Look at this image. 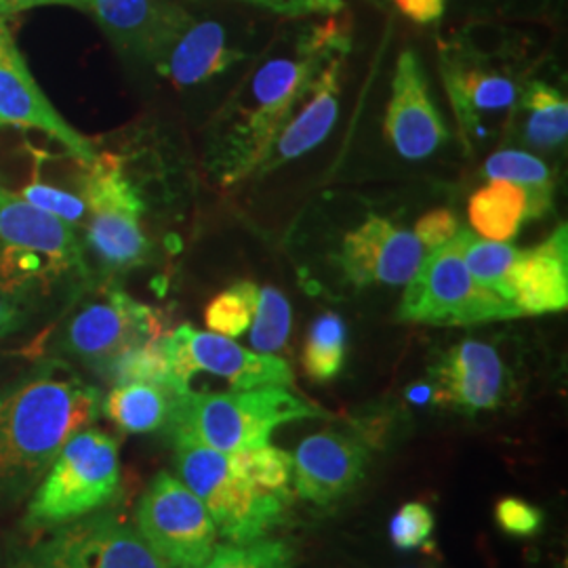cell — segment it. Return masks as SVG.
Returning a JSON list of instances; mask_svg holds the SVG:
<instances>
[{
	"label": "cell",
	"mask_w": 568,
	"mask_h": 568,
	"mask_svg": "<svg viewBox=\"0 0 568 568\" xmlns=\"http://www.w3.org/2000/svg\"><path fill=\"white\" fill-rule=\"evenodd\" d=\"M164 335L163 316L121 288H108L70 318L61 347L82 363L102 366L129 347Z\"/></svg>",
	"instance_id": "obj_12"
},
{
	"label": "cell",
	"mask_w": 568,
	"mask_h": 568,
	"mask_svg": "<svg viewBox=\"0 0 568 568\" xmlns=\"http://www.w3.org/2000/svg\"><path fill=\"white\" fill-rule=\"evenodd\" d=\"M87 203V243L98 262L112 272H126L148 260L150 241L143 232V203L122 171L121 159L98 154L82 183Z\"/></svg>",
	"instance_id": "obj_8"
},
{
	"label": "cell",
	"mask_w": 568,
	"mask_h": 568,
	"mask_svg": "<svg viewBox=\"0 0 568 568\" xmlns=\"http://www.w3.org/2000/svg\"><path fill=\"white\" fill-rule=\"evenodd\" d=\"M283 18H307V16H333L344 9V0H241Z\"/></svg>",
	"instance_id": "obj_38"
},
{
	"label": "cell",
	"mask_w": 568,
	"mask_h": 568,
	"mask_svg": "<svg viewBox=\"0 0 568 568\" xmlns=\"http://www.w3.org/2000/svg\"><path fill=\"white\" fill-rule=\"evenodd\" d=\"M49 4H61V7H72L79 11H89V0H0V18H11L21 11L49 7Z\"/></svg>",
	"instance_id": "obj_40"
},
{
	"label": "cell",
	"mask_w": 568,
	"mask_h": 568,
	"mask_svg": "<svg viewBox=\"0 0 568 568\" xmlns=\"http://www.w3.org/2000/svg\"><path fill=\"white\" fill-rule=\"evenodd\" d=\"M180 392L161 384L114 386L103 403V413L129 434L164 429Z\"/></svg>",
	"instance_id": "obj_24"
},
{
	"label": "cell",
	"mask_w": 568,
	"mask_h": 568,
	"mask_svg": "<svg viewBox=\"0 0 568 568\" xmlns=\"http://www.w3.org/2000/svg\"><path fill=\"white\" fill-rule=\"evenodd\" d=\"M344 321L328 312L314 321L305 339L302 363L314 382H331L339 375L345 361Z\"/></svg>",
	"instance_id": "obj_28"
},
{
	"label": "cell",
	"mask_w": 568,
	"mask_h": 568,
	"mask_svg": "<svg viewBox=\"0 0 568 568\" xmlns=\"http://www.w3.org/2000/svg\"><path fill=\"white\" fill-rule=\"evenodd\" d=\"M394 4L415 23H434L445 16L447 0H394Z\"/></svg>",
	"instance_id": "obj_39"
},
{
	"label": "cell",
	"mask_w": 568,
	"mask_h": 568,
	"mask_svg": "<svg viewBox=\"0 0 568 568\" xmlns=\"http://www.w3.org/2000/svg\"><path fill=\"white\" fill-rule=\"evenodd\" d=\"M232 466L251 485L272 495H291L288 483L293 474V457L270 443L262 447L227 453Z\"/></svg>",
	"instance_id": "obj_30"
},
{
	"label": "cell",
	"mask_w": 568,
	"mask_h": 568,
	"mask_svg": "<svg viewBox=\"0 0 568 568\" xmlns=\"http://www.w3.org/2000/svg\"><path fill=\"white\" fill-rule=\"evenodd\" d=\"M257 284L236 283L224 293H220L215 300L204 310V323L211 333L224 335V337H241L248 331L255 300H257Z\"/></svg>",
	"instance_id": "obj_32"
},
{
	"label": "cell",
	"mask_w": 568,
	"mask_h": 568,
	"mask_svg": "<svg viewBox=\"0 0 568 568\" xmlns=\"http://www.w3.org/2000/svg\"><path fill=\"white\" fill-rule=\"evenodd\" d=\"M467 217L483 239L508 243L530 220L527 192L506 180H488L487 185L471 194Z\"/></svg>",
	"instance_id": "obj_23"
},
{
	"label": "cell",
	"mask_w": 568,
	"mask_h": 568,
	"mask_svg": "<svg viewBox=\"0 0 568 568\" xmlns=\"http://www.w3.org/2000/svg\"><path fill=\"white\" fill-rule=\"evenodd\" d=\"M164 352L171 366L173 386L183 394L199 373L222 377L230 389H255L264 386L288 387L293 371L274 354L251 352L234 339L199 331L192 325L178 326L163 335Z\"/></svg>",
	"instance_id": "obj_10"
},
{
	"label": "cell",
	"mask_w": 568,
	"mask_h": 568,
	"mask_svg": "<svg viewBox=\"0 0 568 568\" xmlns=\"http://www.w3.org/2000/svg\"><path fill=\"white\" fill-rule=\"evenodd\" d=\"M312 417H323V410L283 386L230 392L187 389L178 396L164 429L173 443L234 453L267 445L276 427Z\"/></svg>",
	"instance_id": "obj_3"
},
{
	"label": "cell",
	"mask_w": 568,
	"mask_h": 568,
	"mask_svg": "<svg viewBox=\"0 0 568 568\" xmlns=\"http://www.w3.org/2000/svg\"><path fill=\"white\" fill-rule=\"evenodd\" d=\"M495 520L511 537H532L544 528V511L518 497H504L495 506Z\"/></svg>",
	"instance_id": "obj_36"
},
{
	"label": "cell",
	"mask_w": 568,
	"mask_h": 568,
	"mask_svg": "<svg viewBox=\"0 0 568 568\" xmlns=\"http://www.w3.org/2000/svg\"><path fill=\"white\" fill-rule=\"evenodd\" d=\"M347 47L349 39L342 26L331 21L312 28L302 39L297 60L265 63L253 79V105L244 110L241 121L232 124L211 156V171L220 182L232 185L248 175H257L318 72L326 61L345 53Z\"/></svg>",
	"instance_id": "obj_2"
},
{
	"label": "cell",
	"mask_w": 568,
	"mask_h": 568,
	"mask_svg": "<svg viewBox=\"0 0 568 568\" xmlns=\"http://www.w3.org/2000/svg\"><path fill=\"white\" fill-rule=\"evenodd\" d=\"M523 105L528 112L525 124L528 142L544 150L567 142L568 103L558 89L549 87L548 82H530L523 93Z\"/></svg>",
	"instance_id": "obj_27"
},
{
	"label": "cell",
	"mask_w": 568,
	"mask_h": 568,
	"mask_svg": "<svg viewBox=\"0 0 568 568\" xmlns=\"http://www.w3.org/2000/svg\"><path fill=\"white\" fill-rule=\"evenodd\" d=\"M293 551L284 541L260 539L253 544L217 546L201 568H291Z\"/></svg>",
	"instance_id": "obj_33"
},
{
	"label": "cell",
	"mask_w": 568,
	"mask_h": 568,
	"mask_svg": "<svg viewBox=\"0 0 568 568\" xmlns=\"http://www.w3.org/2000/svg\"><path fill=\"white\" fill-rule=\"evenodd\" d=\"M253 316V326H248L251 345L262 354L283 349L291 333V304L283 293L272 286H260Z\"/></svg>",
	"instance_id": "obj_31"
},
{
	"label": "cell",
	"mask_w": 568,
	"mask_h": 568,
	"mask_svg": "<svg viewBox=\"0 0 568 568\" xmlns=\"http://www.w3.org/2000/svg\"><path fill=\"white\" fill-rule=\"evenodd\" d=\"M339 70L342 58L326 61L325 68L318 72L316 81L312 82V98L305 103L304 110L286 122L278 140L272 145L270 156L265 159L257 175H265L281 164L291 163L300 156L314 150L318 143L325 142L333 124L337 121L339 108Z\"/></svg>",
	"instance_id": "obj_20"
},
{
	"label": "cell",
	"mask_w": 568,
	"mask_h": 568,
	"mask_svg": "<svg viewBox=\"0 0 568 568\" xmlns=\"http://www.w3.org/2000/svg\"><path fill=\"white\" fill-rule=\"evenodd\" d=\"M51 530L21 568H166L142 535L114 514L93 511Z\"/></svg>",
	"instance_id": "obj_11"
},
{
	"label": "cell",
	"mask_w": 568,
	"mask_h": 568,
	"mask_svg": "<svg viewBox=\"0 0 568 568\" xmlns=\"http://www.w3.org/2000/svg\"><path fill=\"white\" fill-rule=\"evenodd\" d=\"M366 464L368 450L358 438L333 429L318 432L295 450V490L310 504L328 506L358 487Z\"/></svg>",
	"instance_id": "obj_17"
},
{
	"label": "cell",
	"mask_w": 568,
	"mask_h": 568,
	"mask_svg": "<svg viewBox=\"0 0 568 568\" xmlns=\"http://www.w3.org/2000/svg\"><path fill=\"white\" fill-rule=\"evenodd\" d=\"M434 530V514L426 504L408 501L389 523V539L396 549H417L426 546Z\"/></svg>",
	"instance_id": "obj_35"
},
{
	"label": "cell",
	"mask_w": 568,
	"mask_h": 568,
	"mask_svg": "<svg viewBox=\"0 0 568 568\" xmlns=\"http://www.w3.org/2000/svg\"><path fill=\"white\" fill-rule=\"evenodd\" d=\"M89 13L122 51L154 65L194 21L169 0H89Z\"/></svg>",
	"instance_id": "obj_18"
},
{
	"label": "cell",
	"mask_w": 568,
	"mask_h": 568,
	"mask_svg": "<svg viewBox=\"0 0 568 568\" xmlns=\"http://www.w3.org/2000/svg\"><path fill=\"white\" fill-rule=\"evenodd\" d=\"M84 272L74 227L0 187V293L18 300L44 295Z\"/></svg>",
	"instance_id": "obj_4"
},
{
	"label": "cell",
	"mask_w": 568,
	"mask_h": 568,
	"mask_svg": "<svg viewBox=\"0 0 568 568\" xmlns=\"http://www.w3.org/2000/svg\"><path fill=\"white\" fill-rule=\"evenodd\" d=\"M0 21H2V20H0Z\"/></svg>",
	"instance_id": "obj_42"
},
{
	"label": "cell",
	"mask_w": 568,
	"mask_h": 568,
	"mask_svg": "<svg viewBox=\"0 0 568 568\" xmlns=\"http://www.w3.org/2000/svg\"><path fill=\"white\" fill-rule=\"evenodd\" d=\"M459 230H462V225H459V220L455 217L453 211L436 209V211L426 213L417 222L413 234L427 248H436V246L450 243L459 234Z\"/></svg>",
	"instance_id": "obj_37"
},
{
	"label": "cell",
	"mask_w": 568,
	"mask_h": 568,
	"mask_svg": "<svg viewBox=\"0 0 568 568\" xmlns=\"http://www.w3.org/2000/svg\"><path fill=\"white\" fill-rule=\"evenodd\" d=\"M121 488L119 443L100 429H81L63 448L26 511V527L58 528L108 506Z\"/></svg>",
	"instance_id": "obj_5"
},
{
	"label": "cell",
	"mask_w": 568,
	"mask_h": 568,
	"mask_svg": "<svg viewBox=\"0 0 568 568\" xmlns=\"http://www.w3.org/2000/svg\"><path fill=\"white\" fill-rule=\"evenodd\" d=\"M455 243L462 251L469 274L483 286L495 291L499 297L509 302V276L520 255V248L508 243L476 239L467 230H459Z\"/></svg>",
	"instance_id": "obj_26"
},
{
	"label": "cell",
	"mask_w": 568,
	"mask_h": 568,
	"mask_svg": "<svg viewBox=\"0 0 568 568\" xmlns=\"http://www.w3.org/2000/svg\"><path fill=\"white\" fill-rule=\"evenodd\" d=\"M100 392L49 365L0 398V504L18 501L49 471L63 445L91 426Z\"/></svg>",
	"instance_id": "obj_1"
},
{
	"label": "cell",
	"mask_w": 568,
	"mask_h": 568,
	"mask_svg": "<svg viewBox=\"0 0 568 568\" xmlns=\"http://www.w3.org/2000/svg\"><path fill=\"white\" fill-rule=\"evenodd\" d=\"M508 366L497 347L478 339L453 345L429 368V400L459 413L499 408L508 400Z\"/></svg>",
	"instance_id": "obj_14"
},
{
	"label": "cell",
	"mask_w": 568,
	"mask_h": 568,
	"mask_svg": "<svg viewBox=\"0 0 568 568\" xmlns=\"http://www.w3.org/2000/svg\"><path fill=\"white\" fill-rule=\"evenodd\" d=\"M426 257V246L408 230L386 217L371 215L365 224L345 234L339 264L356 286L406 284Z\"/></svg>",
	"instance_id": "obj_15"
},
{
	"label": "cell",
	"mask_w": 568,
	"mask_h": 568,
	"mask_svg": "<svg viewBox=\"0 0 568 568\" xmlns=\"http://www.w3.org/2000/svg\"><path fill=\"white\" fill-rule=\"evenodd\" d=\"M386 138L406 161L427 159L447 142V126L429 98L422 61L413 49L403 51L396 61Z\"/></svg>",
	"instance_id": "obj_16"
},
{
	"label": "cell",
	"mask_w": 568,
	"mask_h": 568,
	"mask_svg": "<svg viewBox=\"0 0 568 568\" xmlns=\"http://www.w3.org/2000/svg\"><path fill=\"white\" fill-rule=\"evenodd\" d=\"M243 58L241 51L227 44L222 23L194 20L166 49L156 70L178 87H194L222 74Z\"/></svg>",
	"instance_id": "obj_21"
},
{
	"label": "cell",
	"mask_w": 568,
	"mask_h": 568,
	"mask_svg": "<svg viewBox=\"0 0 568 568\" xmlns=\"http://www.w3.org/2000/svg\"><path fill=\"white\" fill-rule=\"evenodd\" d=\"M440 70L457 119H462L466 126L476 124L478 112L504 110L514 105L520 95L516 82L509 77L488 70L480 61L459 53V49L440 55Z\"/></svg>",
	"instance_id": "obj_22"
},
{
	"label": "cell",
	"mask_w": 568,
	"mask_h": 568,
	"mask_svg": "<svg viewBox=\"0 0 568 568\" xmlns=\"http://www.w3.org/2000/svg\"><path fill=\"white\" fill-rule=\"evenodd\" d=\"M138 532L166 568H201L217 549V527L203 501L171 474L143 493Z\"/></svg>",
	"instance_id": "obj_9"
},
{
	"label": "cell",
	"mask_w": 568,
	"mask_h": 568,
	"mask_svg": "<svg viewBox=\"0 0 568 568\" xmlns=\"http://www.w3.org/2000/svg\"><path fill=\"white\" fill-rule=\"evenodd\" d=\"M485 175L488 180H506L527 192L528 215L530 220L544 217L551 209L554 201V180L548 164L541 159L518 152V150H501L488 156L485 164Z\"/></svg>",
	"instance_id": "obj_25"
},
{
	"label": "cell",
	"mask_w": 568,
	"mask_h": 568,
	"mask_svg": "<svg viewBox=\"0 0 568 568\" xmlns=\"http://www.w3.org/2000/svg\"><path fill=\"white\" fill-rule=\"evenodd\" d=\"M18 196H21L26 203L41 209L42 213H49L72 227H79L87 222L84 199L68 190H61L58 185L41 182L28 183Z\"/></svg>",
	"instance_id": "obj_34"
},
{
	"label": "cell",
	"mask_w": 568,
	"mask_h": 568,
	"mask_svg": "<svg viewBox=\"0 0 568 568\" xmlns=\"http://www.w3.org/2000/svg\"><path fill=\"white\" fill-rule=\"evenodd\" d=\"M103 375L114 384H161V386H173L171 366L164 352L163 337L148 342V344L135 345L124 349L112 361L102 365ZM178 392V389H175Z\"/></svg>",
	"instance_id": "obj_29"
},
{
	"label": "cell",
	"mask_w": 568,
	"mask_h": 568,
	"mask_svg": "<svg viewBox=\"0 0 568 568\" xmlns=\"http://www.w3.org/2000/svg\"><path fill=\"white\" fill-rule=\"evenodd\" d=\"M520 312L478 283L455 243L436 246L406 283L398 318L434 326H471L511 321Z\"/></svg>",
	"instance_id": "obj_7"
},
{
	"label": "cell",
	"mask_w": 568,
	"mask_h": 568,
	"mask_svg": "<svg viewBox=\"0 0 568 568\" xmlns=\"http://www.w3.org/2000/svg\"><path fill=\"white\" fill-rule=\"evenodd\" d=\"M509 302L520 316L565 312L568 305V230L560 225L548 241L520 251L509 276Z\"/></svg>",
	"instance_id": "obj_19"
},
{
	"label": "cell",
	"mask_w": 568,
	"mask_h": 568,
	"mask_svg": "<svg viewBox=\"0 0 568 568\" xmlns=\"http://www.w3.org/2000/svg\"><path fill=\"white\" fill-rule=\"evenodd\" d=\"M21 321H23V312H21L20 300L7 293H0V339L18 331Z\"/></svg>",
	"instance_id": "obj_41"
},
{
	"label": "cell",
	"mask_w": 568,
	"mask_h": 568,
	"mask_svg": "<svg viewBox=\"0 0 568 568\" xmlns=\"http://www.w3.org/2000/svg\"><path fill=\"white\" fill-rule=\"evenodd\" d=\"M2 124L39 131L60 143L82 166H89L98 159L91 140L79 133L47 100L23 60L20 47L0 21V126Z\"/></svg>",
	"instance_id": "obj_13"
},
{
	"label": "cell",
	"mask_w": 568,
	"mask_h": 568,
	"mask_svg": "<svg viewBox=\"0 0 568 568\" xmlns=\"http://www.w3.org/2000/svg\"><path fill=\"white\" fill-rule=\"evenodd\" d=\"M182 483L209 509L217 532L227 544H253L283 520L291 495H272L253 487L232 466L227 453L173 443Z\"/></svg>",
	"instance_id": "obj_6"
}]
</instances>
